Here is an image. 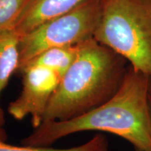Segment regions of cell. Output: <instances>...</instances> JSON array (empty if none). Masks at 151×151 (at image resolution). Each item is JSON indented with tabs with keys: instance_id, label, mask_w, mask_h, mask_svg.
I'll return each mask as SVG.
<instances>
[{
	"instance_id": "6da1fadb",
	"label": "cell",
	"mask_w": 151,
	"mask_h": 151,
	"mask_svg": "<svg viewBox=\"0 0 151 151\" xmlns=\"http://www.w3.org/2000/svg\"><path fill=\"white\" fill-rule=\"evenodd\" d=\"M150 86L148 75L129 65L118 91L108 101L71 120L43 122L20 143L48 147L73 134L101 131L123 138L136 150L151 151Z\"/></svg>"
},
{
	"instance_id": "7a4b0ae2",
	"label": "cell",
	"mask_w": 151,
	"mask_h": 151,
	"mask_svg": "<svg viewBox=\"0 0 151 151\" xmlns=\"http://www.w3.org/2000/svg\"><path fill=\"white\" fill-rule=\"evenodd\" d=\"M126 62L94 37L79 43L76 58L52 94L43 122L71 120L108 101L122 83Z\"/></svg>"
},
{
	"instance_id": "3957f363",
	"label": "cell",
	"mask_w": 151,
	"mask_h": 151,
	"mask_svg": "<svg viewBox=\"0 0 151 151\" xmlns=\"http://www.w3.org/2000/svg\"><path fill=\"white\" fill-rule=\"evenodd\" d=\"M94 38L151 75V0H103Z\"/></svg>"
},
{
	"instance_id": "277c9868",
	"label": "cell",
	"mask_w": 151,
	"mask_h": 151,
	"mask_svg": "<svg viewBox=\"0 0 151 151\" xmlns=\"http://www.w3.org/2000/svg\"><path fill=\"white\" fill-rule=\"evenodd\" d=\"M103 0H88L67 14L45 22L20 37L16 72L41 52L54 47L72 46L94 37Z\"/></svg>"
},
{
	"instance_id": "5b68a950",
	"label": "cell",
	"mask_w": 151,
	"mask_h": 151,
	"mask_svg": "<svg viewBox=\"0 0 151 151\" xmlns=\"http://www.w3.org/2000/svg\"><path fill=\"white\" fill-rule=\"evenodd\" d=\"M20 73L22 76L21 92L9 104L7 110L17 120L31 116L35 129L42 124L47 106L61 77L48 68L31 65L24 67Z\"/></svg>"
},
{
	"instance_id": "8992f818",
	"label": "cell",
	"mask_w": 151,
	"mask_h": 151,
	"mask_svg": "<svg viewBox=\"0 0 151 151\" xmlns=\"http://www.w3.org/2000/svg\"><path fill=\"white\" fill-rule=\"evenodd\" d=\"M88 0H27L12 29L21 37Z\"/></svg>"
},
{
	"instance_id": "52a82bcc",
	"label": "cell",
	"mask_w": 151,
	"mask_h": 151,
	"mask_svg": "<svg viewBox=\"0 0 151 151\" xmlns=\"http://www.w3.org/2000/svg\"><path fill=\"white\" fill-rule=\"evenodd\" d=\"M20 36L13 29L0 32V97L19 64ZM5 115L0 104V127L5 124Z\"/></svg>"
},
{
	"instance_id": "ba28073f",
	"label": "cell",
	"mask_w": 151,
	"mask_h": 151,
	"mask_svg": "<svg viewBox=\"0 0 151 151\" xmlns=\"http://www.w3.org/2000/svg\"><path fill=\"white\" fill-rule=\"evenodd\" d=\"M78 49L79 43L49 48L38 55L28 62L27 65H37L48 68L59 74L62 78L75 61Z\"/></svg>"
},
{
	"instance_id": "9c48e42d",
	"label": "cell",
	"mask_w": 151,
	"mask_h": 151,
	"mask_svg": "<svg viewBox=\"0 0 151 151\" xmlns=\"http://www.w3.org/2000/svg\"><path fill=\"white\" fill-rule=\"evenodd\" d=\"M109 141L102 134H96L90 140L81 146L69 148H53L42 146H13L6 141H0V151H109Z\"/></svg>"
},
{
	"instance_id": "30bf717a",
	"label": "cell",
	"mask_w": 151,
	"mask_h": 151,
	"mask_svg": "<svg viewBox=\"0 0 151 151\" xmlns=\"http://www.w3.org/2000/svg\"><path fill=\"white\" fill-rule=\"evenodd\" d=\"M27 0H0V32L12 29Z\"/></svg>"
},
{
	"instance_id": "8fae6325",
	"label": "cell",
	"mask_w": 151,
	"mask_h": 151,
	"mask_svg": "<svg viewBox=\"0 0 151 151\" xmlns=\"http://www.w3.org/2000/svg\"><path fill=\"white\" fill-rule=\"evenodd\" d=\"M8 139V134L3 127H0V141H6Z\"/></svg>"
},
{
	"instance_id": "7c38bea8",
	"label": "cell",
	"mask_w": 151,
	"mask_h": 151,
	"mask_svg": "<svg viewBox=\"0 0 151 151\" xmlns=\"http://www.w3.org/2000/svg\"><path fill=\"white\" fill-rule=\"evenodd\" d=\"M150 109H151V92L150 93Z\"/></svg>"
},
{
	"instance_id": "4fadbf2b",
	"label": "cell",
	"mask_w": 151,
	"mask_h": 151,
	"mask_svg": "<svg viewBox=\"0 0 151 151\" xmlns=\"http://www.w3.org/2000/svg\"><path fill=\"white\" fill-rule=\"evenodd\" d=\"M150 79H151V75H150ZM150 92H151V86H150Z\"/></svg>"
},
{
	"instance_id": "5bb4252c",
	"label": "cell",
	"mask_w": 151,
	"mask_h": 151,
	"mask_svg": "<svg viewBox=\"0 0 151 151\" xmlns=\"http://www.w3.org/2000/svg\"><path fill=\"white\" fill-rule=\"evenodd\" d=\"M136 151H141V150H136Z\"/></svg>"
}]
</instances>
